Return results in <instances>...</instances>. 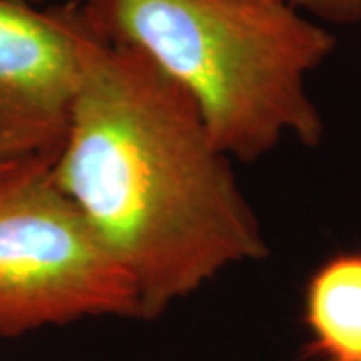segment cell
<instances>
[{"mask_svg":"<svg viewBox=\"0 0 361 361\" xmlns=\"http://www.w3.org/2000/svg\"><path fill=\"white\" fill-rule=\"evenodd\" d=\"M104 39L142 52L195 104L231 161L251 163L285 137L323 139L307 75L336 37L277 0H78Z\"/></svg>","mask_w":361,"mask_h":361,"instance_id":"2","label":"cell"},{"mask_svg":"<svg viewBox=\"0 0 361 361\" xmlns=\"http://www.w3.org/2000/svg\"><path fill=\"white\" fill-rule=\"evenodd\" d=\"M303 8L331 25H360L361 0H277Z\"/></svg>","mask_w":361,"mask_h":361,"instance_id":"6","label":"cell"},{"mask_svg":"<svg viewBox=\"0 0 361 361\" xmlns=\"http://www.w3.org/2000/svg\"><path fill=\"white\" fill-rule=\"evenodd\" d=\"M23 2H30V4H40L42 0H23Z\"/></svg>","mask_w":361,"mask_h":361,"instance_id":"8","label":"cell"},{"mask_svg":"<svg viewBox=\"0 0 361 361\" xmlns=\"http://www.w3.org/2000/svg\"><path fill=\"white\" fill-rule=\"evenodd\" d=\"M141 319L137 289L52 177L25 157L0 175V337L52 325Z\"/></svg>","mask_w":361,"mask_h":361,"instance_id":"3","label":"cell"},{"mask_svg":"<svg viewBox=\"0 0 361 361\" xmlns=\"http://www.w3.org/2000/svg\"><path fill=\"white\" fill-rule=\"evenodd\" d=\"M82 40L78 0L52 8L0 0V147L56 157L80 85Z\"/></svg>","mask_w":361,"mask_h":361,"instance_id":"4","label":"cell"},{"mask_svg":"<svg viewBox=\"0 0 361 361\" xmlns=\"http://www.w3.org/2000/svg\"><path fill=\"white\" fill-rule=\"evenodd\" d=\"M20 159H25V157L16 155V153L11 151V149L0 147V175H2L4 171H8V169L13 167L16 161H20Z\"/></svg>","mask_w":361,"mask_h":361,"instance_id":"7","label":"cell"},{"mask_svg":"<svg viewBox=\"0 0 361 361\" xmlns=\"http://www.w3.org/2000/svg\"><path fill=\"white\" fill-rule=\"evenodd\" d=\"M52 177L130 277L145 322L221 271L269 255L231 159L191 99L142 52L87 20Z\"/></svg>","mask_w":361,"mask_h":361,"instance_id":"1","label":"cell"},{"mask_svg":"<svg viewBox=\"0 0 361 361\" xmlns=\"http://www.w3.org/2000/svg\"><path fill=\"white\" fill-rule=\"evenodd\" d=\"M305 355L361 361V253H337L313 271L303 291Z\"/></svg>","mask_w":361,"mask_h":361,"instance_id":"5","label":"cell"}]
</instances>
